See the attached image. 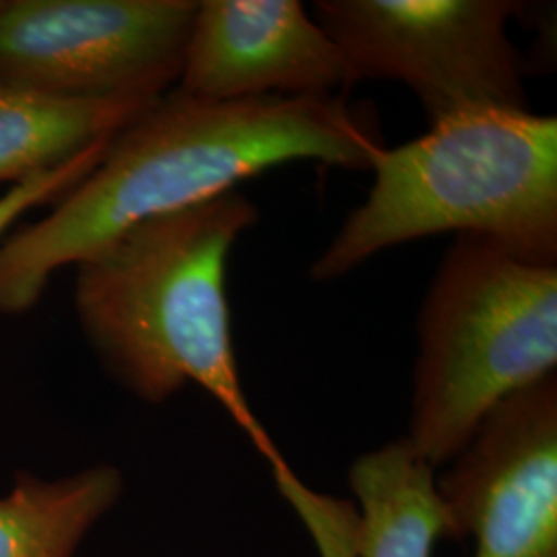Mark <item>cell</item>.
Returning <instances> with one entry per match:
<instances>
[{
    "instance_id": "6da1fadb",
    "label": "cell",
    "mask_w": 557,
    "mask_h": 557,
    "mask_svg": "<svg viewBox=\"0 0 557 557\" xmlns=\"http://www.w3.org/2000/svg\"><path fill=\"white\" fill-rule=\"evenodd\" d=\"M384 140L347 96L207 101L172 87L110 140L44 220L0 239V314L32 310L54 273L143 221L292 161L372 172Z\"/></svg>"
},
{
    "instance_id": "7a4b0ae2",
    "label": "cell",
    "mask_w": 557,
    "mask_h": 557,
    "mask_svg": "<svg viewBox=\"0 0 557 557\" xmlns=\"http://www.w3.org/2000/svg\"><path fill=\"white\" fill-rule=\"evenodd\" d=\"M259 209L238 190L143 221L79 260L75 310L103 368L145 403L202 386L271 462L294 504L308 487L255 418L239 382L227 260Z\"/></svg>"
},
{
    "instance_id": "3957f363",
    "label": "cell",
    "mask_w": 557,
    "mask_h": 557,
    "mask_svg": "<svg viewBox=\"0 0 557 557\" xmlns=\"http://www.w3.org/2000/svg\"><path fill=\"white\" fill-rule=\"evenodd\" d=\"M368 199L310 267L335 281L398 244L455 234L515 259L557 267V119L529 108H473L384 149Z\"/></svg>"
},
{
    "instance_id": "277c9868",
    "label": "cell",
    "mask_w": 557,
    "mask_h": 557,
    "mask_svg": "<svg viewBox=\"0 0 557 557\" xmlns=\"http://www.w3.org/2000/svg\"><path fill=\"white\" fill-rule=\"evenodd\" d=\"M418 345L407 440L440 467L499 400L556 374L557 267L455 236L421 301Z\"/></svg>"
},
{
    "instance_id": "5b68a950",
    "label": "cell",
    "mask_w": 557,
    "mask_h": 557,
    "mask_svg": "<svg viewBox=\"0 0 557 557\" xmlns=\"http://www.w3.org/2000/svg\"><path fill=\"white\" fill-rule=\"evenodd\" d=\"M515 0H319L314 20L337 44L351 87L397 81L430 124L473 108H529L508 36Z\"/></svg>"
},
{
    "instance_id": "8992f818",
    "label": "cell",
    "mask_w": 557,
    "mask_h": 557,
    "mask_svg": "<svg viewBox=\"0 0 557 557\" xmlns=\"http://www.w3.org/2000/svg\"><path fill=\"white\" fill-rule=\"evenodd\" d=\"M197 0H2L0 77L66 100L176 87Z\"/></svg>"
},
{
    "instance_id": "52a82bcc",
    "label": "cell",
    "mask_w": 557,
    "mask_h": 557,
    "mask_svg": "<svg viewBox=\"0 0 557 557\" xmlns=\"http://www.w3.org/2000/svg\"><path fill=\"white\" fill-rule=\"evenodd\" d=\"M440 481L455 539L475 557H557V379L520 388L479 421Z\"/></svg>"
},
{
    "instance_id": "ba28073f",
    "label": "cell",
    "mask_w": 557,
    "mask_h": 557,
    "mask_svg": "<svg viewBox=\"0 0 557 557\" xmlns=\"http://www.w3.org/2000/svg\"><path fill=\"white\" fill-rule=\"evenodd\" d=\"M180 91L207 101L343 96L345 59L298 0H202Z\"/></svg>"
},
{
    "instance_id": "9c48e42d",
    "label": "cell",
    "mask_w": 557,
    "mask_h": 557,
    "mask_svg": "<svg viewBox=\"0 0 557 557\" xmlns=\"http://www.w3.org/2000/svg\"><path fill=\"white\" fill-rule=\"evenodd\" d=\"M156 100H66L0 77V182L20 184L77 160Z\"/></svg>"
},
{
    "instance_id": "30bf717a",
    "label": "cell",
    "mask_w": 557,
    "mask_h": 557,
    "mask_svg": "<svg viewBox=\"0 0 557 557\" xmlns=\"http://www.w3.org/2000/svg\"><path fill=\"white\" fill-rule=\"evenodd\" d=\"M349 483L361 504L356 557H434L440 539H455L434 467L409 440L359 457Z\"/></svg>"
},
{
    "instance_id": "8fae6325",
    "label": "cell",
    "mask_w": 557,
    "mask_h": 557,
    "mask_svg": "<svg viewBox=\"0 0 557 557\" xmlns=\"http://www.w3.org/2000/svg\"><path fill=\"white\" fill-rule=\"evenodd\" d=\"M122 487V473L112 465L59 479L17 473L0 496V557H75Z\"/></svg>"
},
{
    "instance_id": "7c38bea8",
    "label": "cell",
    "mask_w": 557,
    "mask_h": 557,
    "mask_svg": "<svg viewBox=\"0 0 557 557\" xmlns=\"http://www.w3.org/2000/svg\"><path fill=\"white\" fill-rule=\"evenodd\" d=\"M108 145L110 143H103L66 165H60L57 170L44 172L40 176L13 184V188L0 197V239L11 232V227L27 211L48 202H59L71 188H75L81 180L98 165Z\"/></svg>"
},
{
    "instance_id": "4fadbf2b",
    "label": "cell",
    "mask_w": 557,
    "mask_h": 557,
    "mask_svg": "<svg viewBox=\"0 0 557 557\" xmlns=\"http://www.w3.org/2000/svg\"><path fill=\"white\" fill-rule=\"evenodd\" d=\"M0 2H2V0H0Z\"/></svg>"
}]
</instances>
